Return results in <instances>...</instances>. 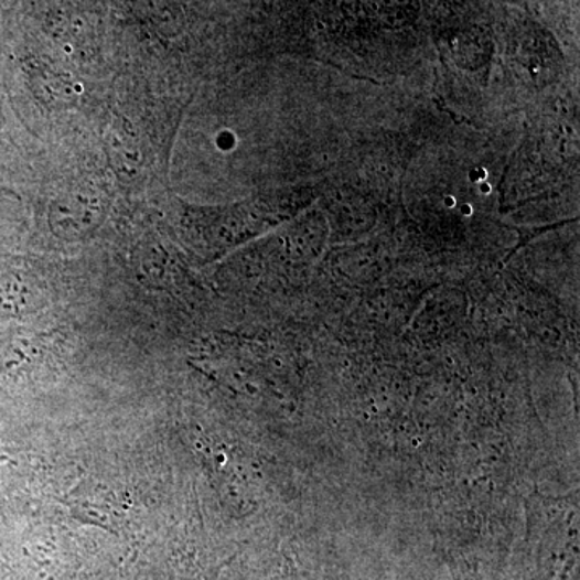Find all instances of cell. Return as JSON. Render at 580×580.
<instances>
[{
	"label": "cell",
	"instance_id": "cell-1",
	"mask_svg": "<svg viewBox=\"0 0 580 580\" xmlns=\"http://www.w3.org/2000/svg\"><path fill=\"white\" fill-rule=\"evenodd\" d=\"M107 215V198L99 189L83 184L68 189L52 202V228L58 233L83 234L96 229Z\"/></svg>",
	"mask_w": 580,
	"mask_h": 580
},
{
	"label": "cell",
	"instance_id": "cell-2",
	"mask_svg": "<svg viewBox=\"0 0 580 580\" xmlns=\"http://www.w3.org/2000/svg\"><path fill=\"white\" fill-rule=\"evenodd\" d=\"M135 12L160 33L171 34L181 30L183 15L174 0H131Z\"/></svg>",
	"mask_w": 580,
	"mask_h": 580
},
{
	"label": "cell",
	"instance_id": "cell-3",
	"mask_svg": "<svg viewBox=\"0 0 580 580\" xmlns=\"http://www.w3.org/2000/svg\"><path fill=\"white\" fill-rule=\"evenodd\" d=\"M481 191L484 192V194H488V191H491V187H488L487 184H482Z\"/></svg>",
	"mask_w": 580,
	"mask_h": 580
}]
</instances>
